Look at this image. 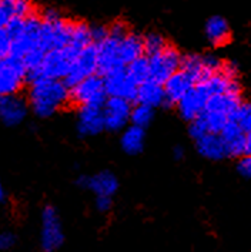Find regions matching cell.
<instances>
[{
  "label": "cell",
  "mask_w": 251,
  "mask_h": 252,
  "mask_svg": "<svg viewBox=\"0 0 251 252\" xmlns=\"http://www.w3.org/2000/svg\"><path fill=\"white\" fill-rule=\"evenodd\" d=\"M241 92H225L213 94L197 119L190 121L188 134L193 140L206 133H217L231 120L234 111L241 104Z\"/></svg>",
  "instance_id": "6da1fadb"
},
{
  "label": "cell",
  "mask_w": 251,
  "mask_h": 252,
  "mask_svg": "<svg viewBox=\"0 0 251 252\" xmlns=\"http://www.w3.org/2000/svg\"><path fill=\"white\" fill-rule=\"evenodd\" d=\"M30 83L29 103L37 117L47 119L70 101V89L63 80L39 77Z\"/></svg>",
  "instance_id": "7a4b0ae2"
},
{
  "label": "cell",
  "mask_w": 251,
  "mask_h": 252,
  "mask_svg": "<svg viewBox=\"0 0 251 252\" xmlns=\"http://www.w3.org/2000/svg\"><path fill=\"white\" fill-rule=\"evenodd\" d=\"M73 32V23L65 20L57 10L49 9L41 16V29L39 36V47L43 53L54 49L69 46Z\"/></svg>",
  "instance_id": "3957f363"
},
{
  "label": "cell",
  "mask_w": 251,
  "mask_h": 252,
  "mask_svg": "<svg viewBox=\"0 0 251 252\" xmlns=\"http://www.w3.org/2000/svg\"><path fill=\"white\" fill-rule=\"evenodd\" d=\"M65 244L62 218L53 205H46L40 217V248L43 252H56Z\"/></svg>",
  "instance_id": "277c9868"
},
{
  "label": "cell",
  "mask_w": 251,
  "mask_h": 252,
  "mask_svg": "<svg viewBox=\"0 0 251 252\" xmlns=\"http://www.w3.org/2000/svg\"><path fill=\"white\" fill-rule=\"evenodd\" d=\"M80 52L70 44L63 49H54L44 54L39 70V77L63 80L69 74ZM37 77V79H39Z\"/></svg>",
  "instance_id": "5b68a950"
},
{
  "label": "cell",
  "mask_w": 251,
  "mask_h": 252,
  "mask_svg": "<svg viewBox=\"0 0 251 252\" xmlns=\"http://www.w3.org/2000/svg\"><path fill=\"white\" fill-rule=\"evenodd\" d=\"M107 98L108 95L105 87V79L99 73L84 79L77 86L70 89V101L76 103L77 106L103 107Z\"/></svg>",
  "instance_id": "8992f818"
},
{
  "label": "cell",
  "mask_w": 251,
  "mask_h": 252,
  "mask_svg": "<svg viewBox=\"0 0 251 252\" xmlns=\"http://www.w3.org/2000/svg\"><path fill=\"white\" fill-rule=\"evenodd\" d=\"M27 80L26 67L22 59L7 56L0 62V95H16Z\"/></svg>",
  "instance_id": "52a82bcc"
},
{
  "label": "cell",
  "mask_w": 251,
  "mask_h": 252,
  "mask_svg": "<svg viewBox=\"0 0 251 252\" xmlns=\"http://www.w3.org/2000/svg\"><path fill=\"white\" fill-rule=\"evenodd\" d=\"M96 73H99V53H97V44L92 43L77 54L73 66L63 81L69 89H73L80 81Z\"/></svg>",
  "instance_id": "ba28073f"
},
{
  "label": "cell",
  "mask_w": 251,
  "mask_h": 252,
  "mask_svg": "<svg viewBox=\"0 0 251 252\" xmlns=\"http://www.w3.org/2000/svg\"><path fill=\"white\" fill-rule=\"evenodd\" d=\"M181 60H183V56L180 54V52L176 47L167 44L160 53L148 57L150 79L163 84L170 76L180 70Z\"/></svg>",
  "instance_id": "9c48e42d"
},
{
  "label": "cell",
  "mask_w": 251,
  "mask_h": 252,
  "mask_svg": "<svg viewBox=\"0 0 251 252\" xmlns=\"http://www.w3.org/2000/svg\"><path fill=\"white\" fill-rule=\"evenodd\" d=\"M213 94L207 86V83L198 81L197 84H194L187 93L183 95V98L177 103V108L180 116L187 121H193L197 119L198 116L203 113L204 107L207 104L209 98Z\"/></svg>",
  "instance_id": "30bf717a"
},
{
  "label": "cell",
  "mask_w": 251,
  "mask_h": 252,
  "mask_svg": "<svg viewBox=\"0 0 251 252\" xmlns=\"http://www.w3.org/2000/svg\"><path fill=\"white\" fill-rule=\"evenodd\" d=\"M40 29H41V17L35 13H30L25 17V26L20 34L12 41L10 54L16 59H23L25 54L39 44Z\"/></svg>",
  "instance_id": "8fae6325"
},
{
  "label": "cell",
  "mask_w": 251,
  "mask_h": 252,
  "mask_svg": "<svg viewBox=\"0 0 251 252\" xmlns=\"http://www.w3.org/2000/svg\"><path fill=\"white\" fill-rule=\"evenodd\" d=\"M221 66H223V62L213 54H206V56L187 54L181 60L180 70L185 71L188 76L194 79L196 83H198L210 77L214 73L220 71Z\"/></svg>",
  "instance_id": "7c38bea8"
},
{
  "label": "cell",
  "mask_w": 251,
  "mask_h": 252,
  "mask_svg": "<svg viewBox=\"0 0 251 252\" xmlns=\"http://www.w3.org/2000/svg\"><path fill=\"white\" fill-rule=\"evenodd\" d=\"M108 97H120L127 101H136L139 84L129 76L126 68L114 70L103 76Z\"/></svg>",
  "instance_id": "4fadbf2b"
},
{
  "label": "cell",
  "mask_w": 251,
  "mask_h": 252,
  "mask_svg": "<svg viewBox=\"0 0 251 252\" xmlns=\"http://www.w3.org/2000/svg\"><path fill=\"white\" fill-rule=\"evenodd\" d=\"M132 103L120 98V97H108L103 106V117L105 127L108 131H121L126 128L130 121Z\"/></svg>",
  "instance_id": "5bb4252c"
},
{
  "label": "cell",
  "mask_w": 251,
  "mask_h": 252,
  "mask_svg": "<svg viewBox=\"0 0 251 252\" xmlns=\"http://www.w3.org/2000/svg\"><path fill=\"white\" fill-rule=\"evenodd\" d=\"M77 186L80 188L89 189L97 195H107L114 197L119 191V178L117 175L108 170H103L93 175H81L77 178Z\"/></svg>",
  "instance_id": "9a60e30c"
},
{
  "label": "cell",
  "mask_w": 251,
  "mask_h": 252,
  "mask_svg": "<svg viewBox=\"0 0 251 252\" xmlns=\"http://www.w3.org/2000/svg\"><path fill=\"white\" fill-rule=\"evenodd\" d=\"M77 130L84 137L97 135L106 130L103 107L80 106L77 113Z\"/></svg>",
  "instance_id": "2e32d148"
},
{
  "label": "cell",
  "mask_w": 251,
  "mask_h": 252,
  "mask_svg": "<svg viewBox=\"0 0 251 252\" xmlns=\"http://www.w3.org/2000/svg\"><path fill=\"white\" fill-rule=\"evenodd\" d=\"M194 84H197L191 76H188L183 70L176 71L173 76L163 83L164 87V95H166V104L164 106H172L177 104L183 95H184Z\"/></svg>",
  "instance_id": "e0dca14e"
},
{
  "label": "cell",
  "mask_w": 251,
  "mask_h": 252,
  "mask_svg": "<svg viewBox=\"0 0 251 252\" xmlns=\"http://www.w3.org/2000/svg\"><path fill=\"white\" fill-rule=\"evenodd\" d=\"M27 116V104L17 95H6L0 98V121L7 126L14 127L23 123Z\"/></svg>",
  "instance_id": "ac0fdd59"
},
{
  "label": "cell",
  "mask_w": 251,
  "mask_h": 252,
  "mask_svg": "<svg viewBox=\"0 0 251 252\" xmlns=\"http://www.w3.org/2000/svg\"><path fill=\"white\" fill-rule=\"evenodd\" d=\"M246 131L241 130L236 121L230 120L225 127L220 131L221 140L224 143L227 157H241L246 150Z\"/></svg>",
  "instance_id": "d6986e66"
},
{
  "label": "cell",
  "mask_w": 251,
  "mask_h": 252,
  "mask_svg": "<svg viewBox=\"0 0 251 252\" xmlns=\"http://www.w3.org/2000/svg\"><path fill=\"white\" fill-rule=\"evenodd\" d=\"M197 153L207 159L218 161L227 157L224 143L221 135L217 133H206L194 140Z\"/></svg>",
  "instance_id": "ffe728a7"
},
{
  "label": "cell",
  "mask_w": 251,
  "mask_h": 252,
  "mask_svg": "<svg viewBox=\"0 0 251 252\" xmlns=\"http://www.w3.org/2000/svg\"><path fill=\"white\" fill-rule=\"evenodd\" d=\"M136 103L153 107V108L164 106L166 104V95H164L163 84H160V83L151 79L145 80L144 83L139 84Z\"/></svg>",
  "instance_id": "44dd1931"
},
{
  "label": "cell",
  "mask_w": 251,
  "mask_h": 252,
  "mask_svg": "<svg viewBox=\"0 0 251 252\" xmlns=\"http://www.w3.org/2000/svg\"><path fill=\"white\" fill-rule=\"evenodd\" d=\"M143 37L136 33H127L123 39L120 40L119 49H117V59L123 67H127L133 60L143 56Z\"/></svg>",
  "instance_id": "7402d4cb"
},
{
  "label": "cell",
  "mask_w": 251,
  "mask_h": 252,
  "mask_svg": "<svg viewBox=\"0 0 251 252\" xmlns=\"http://www.w3.org/2000/svg\"><path fill=\"white\" fill-rule=\"evenodd\" d=\"M206 37L210 41V44L218 47L230 41L231 30L228 26V22L221 16H213L206 23Z\"/></svg>",
  "instance_id": "603a6c76"
},
{
  "label": "cell",
  "mask_w": 251,
  "mask_h": 252,
  "mask_svg": "<svg viewBox=\"0 0 251 252\" xmlns=\"http://www.w3.org/2000/svg\"><path fill=\"white\" fill-rule=\"evenodd\" d=\"M145 143V131L144 128L137 127V126H129L123 130L121 138H120V146L123 151L129 156H137L143 151Z\"/></svg>",
  "instance_id": "cb8c5ba5"
},
{
  "label": "cell",
  "mask_w": 251,
  "mask_h": 252,
  "mask_svg": "<svg viewBox=\"0 0 251 252\" xmlns=\"http://www.w3.org/2000/svg\"><path fill=\"white\" fill-rule=\"evenodd\" d=\"M92 43V27L87 26L86 23H73L72 39L69 44L74 47L76 50L81 52L84 47H87Z\"/></svg>",
  "instance_id": "d4e9b609"
},
{
  "label": "cell",
  "mask_w": 251,
  "mask_h": 252,
  "mask_svg": "<svg viewBox=\"0 0 251 252\" xmlns=\"http://www.w3.org/2000/svg\"><path fill=\"white\" fill-rule=\"evenodd\" d=\"M129 76L132 77L137 84L144 83L145 80L150 79V64H148V57L147 56H140L136 60H133L130 64L126 67Z\"/></svg>",
  "instance_id": "484cf974"
},
{
  "label": "cell",
  "mask_w": 251,
  "mask_h": 252,
  "mask_svg": "<svg viewBox=\"0 0 251 252\" xmlns=\"http://www.w3.org/2000/svg\"><path fill=\"white\" fill-rule=\"evenodd\" d=\"M154 119V108L153 107L144 106V104H136L132 107V113H130V123L133 126L145 128Z\"/></svg>",
  "instance_id": "4316f807"
},
{
  "label": "cell",
  "mask_w": 251,
  "mask_h": 252,
  "mask_svg": "<svg viewBox=\"0 0 251 252\" xmlns=\"http://www.w3.org/2000/svg\"><path fill=\"white\" fill-rule=\"evenodd\" d=\"M166 46H167L166 40L159 33H148L143 37V50H144V56L147 57L160 53Z\"/></svg>",
  "instance_id": "83f0119b"
},
{
  "label": "cell",
  "mask_w": 251,
  "mask_h": 252,
  "mask_svg": "<svg viewBox=\"0 0 251 252\" xmlns=\"http://www.w3.org/2000/svg\"><path fill=\"white\" fill-rule=\"evenodd\" d=\"M233 121H236L238 126L241 127V130H244L246 133L251 131V103H243L237 107V110L234 111Z\"/></svg>",
  "instance_id": "f1b7e54d"
},
{
  "label": "cell",
  "mask_w": 251,
  "mask_h": 252,
  "mask_svg": "<svg viewBox=\"0 0 251 252\" xmlns=\"http://www.w3.org/2000/svg\"><path fill=\"white\" fill-rule=\"evenodd\" d=\"M10 47H12V39L4 27L0 29V60L6 59L10 54Z\"/></svg>",
  "instance_id": "f546056e"
},
{
  "label": "cell",
  "mask_w": 251,
  "mask_h": 252,
  "mask_svg": "<svg viewBox=\"0 0 251 252\" xmlns=\"http://www.w3.org/2000/svg\"><path fill=\"white\" fill-rule=\"evenodd\" d=\"M237 171L241 177H244V178H251V156H249V154H243L241 157H238Z\"/></svg>",
  "instance_id": "4dcf8cb0"
},
{
  "label": "cell",
  "mask_w": 251,
  "mask_h": 252,
  "mask_svg": "<svg viewBox=\"0 0 251 252\" xmlns=\"http://www.w3.org/2000/svg\"><path fill=\"white\" fill-rule=\"evenodd\" d=\"M30 13H33L32 0H14V16L26 17Z\"/></svg>",
  "instance_id": "1f68e13d"
},
{
  "label": "cell",
  "mask_w": 251,
  "mask_h": 252,
  "mask_svg": "<svg viewBox=\"0 0 251 252\" xmlns=\"http://www.w3.org/2000/svg\"><path fill=\"white\" fill-rule=\"evenodd\" d=\"M96 210L99 213L106 214L113 208V197H107V195H97L94 201Z\"/></svg>",
  "instance_id": "d6a6232c"
},
{
  "label": "cell",
  "mask_w": 251,
  "mask_h": 252,
  "mask_svg": "<svg viewBox=\"0 0 251 252\" xmlns=\"http://www.w3.org/2000/svg\"><path fill=\"white\" fill-rule=\"evenodd\" d=\"M16 244V237L12 232H0V252L7 251Z\"/></svg>",
  "instance_id": "836d02e7"
},
{
  "label": "cell",
  "mask_w": 251,
  "mask_h": 252,
  "mask_svg": "<svg viewBox=\"0 0 251 252\" xmlns=\"http://www.w3.org/2000/svg\"><path fill=\"white\" fill-rule=\"evenodd\" d=\"M107 36H108V29H107V27H103V26L92 27L93 43L99 44L100 41H103V40L106 39Z\"/></svg>",
  "instance_id": "e575fe53"
},
{
  "label": "cell",
  "mask_w": 251,
  "mask_h": 252,
  "mask_svg": "<svg viewBox=\"0 0 251 252\" xmlns=\"http://www.w3.org/2000/svg\"><path fill=\"white\" fill-rule=\"evenodd\" d=\"M173 156H174V158L176 159H183V157H184V148L177 146L173 150Z\"/></svg>",
  "instance_id": "d590c367"
},
{
  "label": "cell",
  "mask_w": 251,
  "mask_h": 252,
  "mask_svg": "<svg viewBox=\"0 0 251 252\" xmlns=\"http://www.w3.org/2000/svg\"><path fill=\"white\" fill-rule=\"evenodd\" d=\"M244 154L251 156V131L246 134V150H244Z\"/></svg>",
  "instance_id": "8d00e7d4"
},
{
  "label": "cell",
  "mask_w": 251,
  "mask_h": 252,
  "mask_svg": "<svg viewBox=\"0 0 251 252\" xmlns=\"http://www.w3.org/2000/svg\"><path fill=\"white\" fill-rule=\"evenodd\" d=\"M3 201H4V188H3V184L0 181V202H3Z\"/></svg>",
  "instance_id": "74e56055"
},
{
  "label": "cell",
  "mask_w": 251,
  "mask_h": 252,
  "mask_svg": "<svg viewBox=\"0 0 251 252\" xmlns=\"http://www.w3.org/2000/svg\"><path fill=\"white\" fill-rule=\"evenodd\" d=\"M0 98H1V95H0Z\"/></svg>",
  "instance_id": "f35d334b"
},
{
  "label": "cell",
  "mask_w": 251,
  "mask_h": 252,
  "mask_svg": "<svg viewBox=\"0 0 251 252\" xmlns=\"http://www.w3.org/2000/svg\"><path fill=\"white\" fill-rule=\"evenodd\" d=\"M0 62H1V60H0Z\"/></svg>",
  "instance_id": "ab89813d"
}]
</instances>
